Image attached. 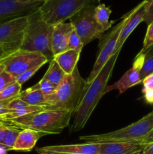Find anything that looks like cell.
I'll use <instances>...</instances> for the list:
<instances>
[{
  "mask_svg": "<svg viewBox=\"0 0 153 154\" xmlns=\"http://www.w3.org/2000/svg\"><path fill=\"white\" fill-rule=\"evenodd\" d=\"M121 50H118L110 58L96 78L88 85H86L82 99L74 112V119L70 132H78L85 127L92 114L100 99L105 95L107 83L112 73Z\"/></svg>",
  "mask_w": 153,
  "mask_h": 154,
  "instance_id": "6da1fadb",
  "label": "cell"
},
{
  "mask_svg": "<svg viewBox=\"0 0 153 154\" xmlns=\"http://www.w3.org/2000/svg\"><path fill=\"white\" fill-rule=\"evenodd\" d=\"M86 81L82 78L77 66L66 75L52 94L46 96L44 110H63L74 114L84 93Z\"/></svg>",
  "mask_w": 153,
  "mask_h": 154,
  "instance_id": "7a4b0ae2",
  "label": "cell"
},
{
  "mask_svg": "<svg viewBox=\"0 0 153 154\" xmlns=\"http://www.w3.org/2000/svg\"><path fill=\"white\" fill-rule=\"evenodd\" d=\"M74 113L63 110H41L13 119L5 123L21 129H30L49 134H59L70 125Z\"/></svg>",
  "mask_w": 153,
  "mask_h": 154,
  "instance_id": "3957f363",
  "label": "cell"
},
{
  "mask_svg": "<svg viewBox=\"0 0 153 154\" xmlns=\"http://www.w3.org/2000/svg\"><path fill=\"white\" fill-rule=\"evenodd\" d=\"M54 26L45 22L37 11L28 16L21 50L42 54L48 61L53 60L51 41Z\"/></svg>",
  "mask_w": 153,
  "mask_h": 154,
  "instance_id": "277c9868",
  "label": "cell"
},
{
  "mask_svg": "<svg viewBox=\"0 0 153 154\" xmlns=\"http://www.w3.org/2000/svg\"><path fill=\"white\" fill-rule=\"evenodd\" d=\"M153 129V111L138 121L118 130L107 133L80 136L85 143H110L138 141L145 138Z\"/></svg>",
  "mask_w": 153,
  "mask_h": 154,
  "instance_id": "5b68a950",
  "label": "cell"
},
{
  "mask_svg": "<svg viewBox=\"0 0 153 154\" xmlns=\"http://www.w3.org/2000/svg\"><path fill=\"white\" fill-rule=\"evenodd\" d=\"M100 0H45L39 8L42 19L50 25L64 23L79 11Z\"/></svg>",
  "mask_w": 153,
  "mask_h": 154,
  "instance_id": "8992f818",
  "label": "cell"
},
{
  "mask_svg": "<svg viewBox=\"0 0 153 154\" xmlns=\"http://www.w3.org/2000/svg\"><path fill=\"white\" fill-rule=\"evenodd\" d=\"M95 8V5L87 6L69 19L84 46L94 39L100 38L104 32L96 21Z\"/></svg>",
  "mask_w": 153,
  "mask_h": 154,
  "instance_id": "52a82bcc",
  "label": "cell"
},
{
  "mask_svg": "<svg viewBox=\"0 0 153 154\" xmlns=\"http://www.w3.org/2000/svg\"><path fill=\"white\" fill-rule=\"evenodd\" d=\"M48 61L42 54L18 50L12 54L5 55L0 60L6 72L16 78L26 71L36 66H43Z\"/></svg>",
  "mask_w": 153,
  "mask_h": 154,
  "instance_id": "ba28073f",
  "label": "cell"
},
{
  "mask_svg": "<svg viewBox=\"0 0 153 154\" xmlns=\"http://www.w3.org/2000/svg\"><path fill=\"white\" fill-rule=\"evenodd\" d=\"M28 17L16 18L0 25V47L4 56L21 49Z\"/></svg>",
  "mask_w": 153,
  "mask_h": 154,
  "instance_id": "9c48e42d",
  "label": "cell"
},
{
  "mask_svg": "<svg viewBox=\"0 0 153 154\" xmlns=\"http://www.w3.org/2000/svg\"><path fill=\"white\" fill-rule=\"evenodd\" d=\"M127 17L128 13L122 17V20L115 27H113L112 31L104 38V40L102 41L101 43H100V46L98 55L96 59L92 70L91 71L88 78H87L86 85L89 84L96 78V76L98 75L100 70L103 69L105 64L110 60V58L116 52L117 42H118L122 29L123 26L125 23Z\"/></svg>",
  "mask_w": 153,
  "mask_h": 154,
  "instance_id": "30bf717a",
  "label": "cell"
},
{
  "mask_svg": "<svg viewBox=\"0 0 153 154\" xmlns=\"http://www.w3.org/2000/svg\"><path fill=\"white\" fill-rule=\"evenodd\" d=\"M44 2L43 0H0V25L29 16L38 11Z\"/></svg>",
  "mask_w": 153,
  "mask_h": 154,
  "instance_id": "8fae6325",
  "label": "cell"
},
{
  "mask_svg": "<svg viewBox=\"0 0 153 154\" xmlns=\"http://www.w3.org/2000/svg\"><path fill=\"white\" fill-rule=\"evenodd\" d=\"M146 60V55L142 52H140L137 54L133 63V66L131 69L125 72L122 75L121 78L118 81L113 84L112 85L106 87L105 93H109L110 91L113 90H117L119 92V94H122L123 93L128 90L130 87L136 86L140 84L141 80L140 77L141 69H142L143 63Z\"/></svg>",
  "mask_w": 153,
  "mask_h": 154,
  "instance_id": "7c38bea8",
  "label": "cell"
},
{
  "mask_svg": "<svg viewBox=\"0 0 153 154\" xmlns=\"http://www.w3.org/2000/svg\"><path fill=\"white\" fill-rule=\"evenodd\" d=\"M147 2H148V0H144L128 13L127 20L122 29L118 42H117L116 51L122 49L123 45L126 42L129 35H130V34L133 32L136 26L143 21L144 15H145L147 8Z\"/></svg>",
  "mask_w": 153,
  "mask_h": 154,
  "instance_id": "4fadbf2b",
  "label": "cell"
},
{
  "mask_svg": "<svg viewBox=\"0 0 153 154\" xmlns=\"http://www.w3.org/2000/svg\"><path fill=\"white\" fill-rule=\"evenodd\" d=\"M98 144H99L98 154H139L147 145L140 141Z\"/></svg>",
  "mask_w": 153,
  "mask_h": 154,
  "instance_id": "5bb4252c",
  "label": "cell"
},
{
  "mask_svg": "<svg viewBox=\"0 0 153 154\" xmlns=\"http://www.w3.org/2000/svg\"><path fill=\"white\" fill-rule=\"evenodd\" d=\"M73 30L74 27L70 23H60L54 26L51 41L54 57L67 51L69 36Z\"/></svg>",
  "mask_w": 153,
  "mask_h": 154,
  "instance_id": "9a60e30c",
  "label": "cell"
},
{
  "mask_svg": "<svg viewBox=\"0 0 153 154\" xmlns=\"http://www.w3.org/2000/svg\"><path fill=\"white\" fill-rule=\"evenodd\" d=\"M40 150L62 153H85L98 154L99 144L98 143H83V144H63L38 147Z\"/></svg>",
  "mask_w": 153,
  "mask_h": 154,
  "instance_id": "2e32d148",
  "label": "cell"
},
{
  "mask_svg": "<svg viewBox=\"0 0 153 154\" xmlns=\"http://www.w3.org/2000/svg\"><path fill=\"white\" fill-rule=\"evenodd\" d=\"M46 133L38 132L30 129H22L16 138L13 147V150L22 152H29L35 147L36 143Z\"/></svg>",
  "mask_w": 153,
  "mask_h": 154,
  "instance_id": "e0dca14e",
  "label": "cell"
},
{
  "mask_svg": "<svg viewBox=\"0 0 153 154\" xmlns=\"http://www.w3.org/2000/svg\"><path fill=\"white\" fill-rule=\"evenodd\" d=\"M80 54V52L76 50H67L55 56L53 59L61 67L65 75H70L74 70L75 67L77 66Z\"/></svg>",
  "mask_w": 153,
  "mask_h": 154,
  "instance_id": "ac0fdd59",
  "label": "cell"
},
{
  "mask_svg": "<svg viewBox=\"0 0 153 154\" xmlns=\"http://www.w3.org/2000/svg\"><path fill=\"white\" fill-rule=\"evenodd\" d=\"M18 98L32 106H40L44 108L46 105V96L40 90H34L32 88V87L24 91H21Z\"/></svg>",
  "mask_w": 153,
  "mask_h": 154,
  "instance_id": "d6986e66",
  "label": "cell"
},
{
  "mask_svg": "<svg viewBox=\"0 0 153 154\" xmlns=\"http://www.w3.org/2000/svg\"><path fill=\"white\" fill-rule=\"evenodd\" d=\"M111 9L104 4H99L95 8V19L98 23L102 27L104 31H106L112 26L115 21L110 20Z\"/></svg>",
  "mask_w": 153,
  "mask_h": 154,
  "instance_id": "ffe728a7",
  "label": "cell"
},
{
  "mask_svg": "<svg viewBox=\"0 0 153 154\" xmlns=\"http://www.w3.org/2000/svg\"><path fill=\"white\" fill-rule=\"evenodd\" d=\"M65 75V73L63 72L61 67L58 66V63L53 59L50 62L49 67L43 78H46L53 85L58 87L60 83L64 79Z\"/></svg>",
  "mask_w": 153,
  "mask_h": 154,
  "instance_id": "44dd1931",
  "label": "cell"
},
{
  "mask_svg": "<svg viewBox=\"0 0 153 154\" xmlns=\"http://www.w3.org/2000/svg\"><path fill=\"white\" fill-rule=\"evenodd\" d=\"M6 124L8 125L7 132H6L5 138H4L2 145L8 151H9V150H13L15 141L22 129L14 125L8 124V123H6Z\"/></svg>",
  "mask_w": 153,
  "mask_h": 154,
  "instance_id": "7402d4cb",
  "label": "cell"
},
{
  "mask_svg": "<svg viewBox=\"0 0 153 154\" xmlns=\"http://www.w3.org/2000/svg\"><path fill=\"white\" fill-rule=\"evenodd\" d=\"M21 90H22V85L18 84L17 82L14 83L0 93V101L12 100L18 97L22 91Z\"/></svg>",
  "mask_w": 153,
  "mask_h": 154,
  "instance_id": "603a6c76",
  "label": "cell"
},
{
  "mask_svg": "<svg viewBox=\"0 0 153 154\" xmlns=\"http://www.w3.org/2000/svg\"><path fill=\"white\" fill-rule=\"evenodd\" d=\"M15 82H16V78L6 72L4 66L0 63V93Z\"/></svg>",
  "mask_w": 153,
  "mask_h": 154,
  "instance_id": "cb8c5ba5",
  "label": "cell"
},
{
  "mask_svg": "<svg viewBox=\"0 0 153 154\" xmlns=\"http://www.w3.org/2000/svg\"><path fill=\"white\" fill-rule=\"evenodd\" d=\"M56 86L53 85L52 83L50 82L46 78H42V79L35 85L32 86V88L34 89V90H40L45 96H49V95L52 94L55 92V90H56Z\"/></svg>",
  "mask_w": 153,
  "mask_h": 154,
  "instance_id": "d4e9b609",
  "label": "cell"
},
{
  "mask_svg": "<svg viewBox=\"0 0 153 154\" xmlns=\"http://www.w3.org/2000/svg\"><path fill=\"white\" fill-rule=\"evenodd\" d=\"M84 45H82V41L80 38L77 35L74 29L71 32L68 39V50H76L79 52H82Z\"/></svg>",
  "mask_w": 153,
  "mask_h": 154,
  "instance_id": "484cf974",
  "label": "cell"
},
{
  "mask_svg": "<svg viewBox=\"0 0 153 154\" xmlns=\"http://www.w3.org/2000/svg\"><path fill=\"white\" fill-rule=\"evenodd\" d=\"M153 73V55L150 56L146 58L145 62L143 63L142 69H141L140 77L141 82L142 80L147 76Z\"/></svg>",
  "mask_w": 153,
  "mask_h": 154,
  "instance_id": "4316f807",
  "label": "cell"
},
{
  "mask_svg": "<svg viewBox=\"0 0 153 154\" xmlns=\"http://www.w3.org/2000/svg\"><path fill=\"white\" fill-rule=\"evenodd\" d=\"M153 45V22L151 23L147 27V31L146 33L145 38L143 41V45L140 52L143 53L146 51L150 47Z\"/></svg>",
  "mask_w": 153,
  "mask_h": 154,
  "instance_id": "83f0119b",
  "label": "cell"
},
{
  "mask_svg": "<svg viewBox=\"0 0 153 154\" xmlns=\"http://www.w3.org/2000/svg\"><path fill=\"white\" fill-rule=\"evenodd\" d=\"M41 66H36V67L32 68V69H30L26 71L25 72L22 73L21 75H20L19 76H17L16 78V82L18 84H20V85H22L25 82H26L28 80H29L39 69L41 68Z\"/></svg>",
  "mask_w": 153,
  "mask_h": 154,
  "instance_id": "f1b7e54d",
  "label": "cell"
},
{
  "mask_svg": "<svg viewBox=\"0 0 153 154\" xmlns=\"http://www.w3.org/2000/svg\"><path fill=\"white\" fill-rule=\"evenodd\" d=\"M29 106V105L25 102L24 101H22V99H20V98L16 97L15 99H12L8 105V108L9 110H19V109H22V108H26V107Z\"/></svg>",
  "mask_w": 153,
  "mask_h": 154,
  "instance_id": "f546056e",
  "label": "cell"
},
{
  "mask_svg": "<svg viewBox=\"0 0 153 154\" xmlns=\"http://www.w3.org/2000/svg\"><path fill=\"white\" fill-rule=\"evenodd\" d=\"M143 22L149 25L153 22V0H148L146 14L143 17Z\"/></svg>",
  "mask_w": 153,
  "mask_h": 154,
  "instance_id": "4dcf8cb0",
  "label": "cell"
},
{
  "mask_svg": "<svg viewBox=\"0 0 153 154\" xmlns=\"http://www.w3.org/2000/svg\"><path fill=\"white\" fill-rule=\"evenodd\" d=\"M142 93H144L145 92L148 90H153V73L144 78L142 81Z\"/></svg>",
  "mask_w": 153,
  "mask_h": 154,
  "instance_id": "1f68e13d",
  "label": "cell"
},
{
  "mask_svg": "<svg viewBox=\"0 0 153 154\" xmlns=\"http://www.w3.org/2000/svg\"><path fill=\"white\" fill-rule=\"evenodd\" d=\"M11 100L0 101V117H2L4 114H8V113L11 111L8 108V103Z\"/></svg>",
  "mask_w": 153,
  "mask_h": 154,
  "instance_id": "d6a6232c",
  "label": "cell"
},
{
  "mask_svg": "<svg viewBox=\"0 0 153 154\" xmlns=\"http://www.w3.org/2000/svg\"><path fill=\"white\" fill-rule=\"evenodd\" d=\"M8 125L5 123H2L0 124V146L3 147L2 144L4 142V140L5 138L6 132H7Z\"/></svg>",
  "mask_w": 153,
  "mask_h": 154,
  "instance_id": "836d02e7",
  "label": "cell"
},
{
  "mask_svg": "<svg viewBox=\"0 0 153 154\" xmlns=\"http://www.w3.org/2000/svg\"><path fill=\"white\" fill-rule=\"evenodd\" d=\"M143 98L146 102L149 105H153V90H148L143 93Z\"/></svg>",
  "mask_w": 153,
  "mask_h": 154,
  "instance_id": "e575fe53",
  "label": "cell"
},
{
  "mask_svg": "<svg viewBox=\"0 0 153 154\" xmlns=\"http://www.w3.org/2000/svg\"><path fill=\"white\" fill-rule=\"evenodd\" d=\"M140 141L141 143L144 144H148L153 142V129L150 131L149 133L146 135L144 138H142Z\"/></svg>",
  "mask_w": 153,
  "mask_h": 154,
  "instance_id": "d590c367",
  "label": "cell"
},
{
  "mask_svg": "<svg viewBox=\"0 0 153 154\" xmlns=\"http://www.w3.org/2000/svg\"><path fill=\"white\" fill-rule=\"evenodd\" d=\"M139 154H153V142L147 144L144 150Z\"/></svg>",
  "mask_w": 153,
  "mask_h": 154,
  "instance_id": "8d00e7d4",
  "label": "cell"
},
{
  "mask_svg": "<svg viewBox=\"0 0 153 154\" xmlns=\"http://www.w3.org/2000/svg\"><path fill=\"white\" fill-rule=\"evenodd\" d=\"M4 51H3L2 48L1 47H0V60H1L3 58V57H4Z\"/></svg>",
  "mask_w": 153,
  "mask_h": 154,
  "instance_id": "74e56055",
  "label": "cell"
},
{
  "mask_svg": "<svg viewBox=\"0 0 153 154\" xmlns=\"http://www.w3.org/2000/svg\"><path fill=\"white\" fill-rule=\"evenodd\" d=\"M2 123V122H0V124H1V123Z\"/></svg>",
  "mask_w": 153,
  "mask_h": 154,
  "instance_id": "f35d334b",
  "label": "cell"
},
{
  "mask_svg": "<svg viewBox=\"0 0 153 154\" xmlns=\"http://www.w3.org/2000/svg\"><path fill=\"white\" fill-rule=\"evenodd\" d=\"M43 1H45V0H43Z\"/></svg>",
  "mask_w": 153,
  "mask_h": 154,
  "instance_id": "ab89813d",
  "label": "cell"
}]
</instances>
